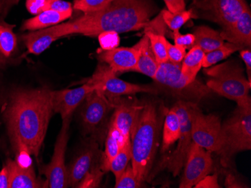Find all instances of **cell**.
Segmentation results:
<instances>
[{
  "instance_id": "6da1fadb",
  "label": "cell",
  "mask_w": 251,
  "mask_h": 188,
  "mask_svg": "<svg viewBox=\"0 0 251 188\" xmlns=\"http://www.w3.org/2000/svg\"><path fill=\"white\" fill-rule=\"evenodd\" d=\"M51 91L48 87L18 88L10 94L4 118L11 144L21 142L38 157L53 111Z\"/></svg>"
},
{
  "instance_id": "7a4b0ae2",
  "label": "cell",
  "mask_w": 251,
  "mask_h": 188,
  "mask_svg": "<svg viewBox=\"0 0 251 188\" xmlns=\"http://www.w3.org/2000/svg\"><path fill=\"white\" fill-rule=\"evenodd\" d=\"M152 14L151 8L145 0H113L98 12L84 14L51 29L58 39L73 34L98 37L105 32L119 34L146 27Z\"/></svg>"
},
{
  "instance_id": "3957f363",
  "label": "cell",
  "mask_w": 251,
  "mask_h": 188,
  "mask_svg": "<svg viewBox=\"0 0 251 188\" xmlns=\"http://www.w3.org/2000/svg\"><path fill=\"white\" fill-rule=\"evenodd\" d=\"M159 135V120L153 103L143 105L130 134L132 167L143 183L150 175L154 162Z\"/></svg>"
},
{
  "instance_id": "277c9868",
  "label": "cell",
  "mask_w": 251,
  "mask_h": 188,
  "mask_svg": "<svg viewBox=\"0 0 251 188\" xmlns=\"http://www.w3.org/2000/svg\"><path fill=\"white\" fill-rule=\"evenodd\" d=\"M243 68L234 61L226 62L204 70L209 78L206 85L221 96L236 102L237 105L251 103V84L244 76Z\"/></svg>"
},
{
  "instance_id": "5b68a950",
  "label": "cell",
  "mask_w": 251,
  "mask_h": 188,
  "mask_svg": "<svg viewBox=\"0 0 251 188\" xmlns=\"http://www.w3.org/2000/svg\"><path fill=\"white\" fill-rule=\"evenodd\" d=\"M153 80L158 91L184 102L198 104L213 92L197 79L190 82L180 71V65L169 61L159 64V69Z\"/></svg>"
},
{
  "instance_id": "8992f818",
  "label": "cell",
  "mask_w": 251,
  "mask_h": 188,
  "mask_svg": "<svg viewBox=\"0 0 251 188\" xmlns=\"http://www.w3.org/2000/svg\"><path fill=\"white\" fill-rule=\"evenodd\" d=\"M223 148L221 162L228 166L233 155L251 148V103L237 105L232 116L221 125Z\"/></svg>"
},
{
  "instance_id": "52a82bcc",
  "label": "cell",
  "mask_w": 251,
  "mask_h": 188,
  "mask_svg": "<svg viewBox=\"0 0 251 188\" xmlns=\"http://www.w3.org/2000/svg\"><path fill=\"white\" fill-rule=\"evenodd\" d=\"M197 104L179 100L172 109L178 115L180 121V134L177 147L168 160L166 167L176 177L184 168L189 151L193 144L192 123L193 113Z\"/></svg>"
},
{
  "instance_id": "ba28073f",
  "label": "cell",
  "mask_w": 251,
  "mask_h": 188,
  "mask_svg": "<svg viewBox=\"0 0 251 188\" xmlns=\"http://www.w3.org/2000/svg\"><path fill=\"white\" fill-rule=\"evenodd\" d=\"M221 119L215 115H204L198 105L193 113L192 123L193 142L210 152L222 154L224 143Z\"/></svg>"
},
{
  "instance_id": "9c48e42d",
  "label": "cell",
  "mask_w": 251,
  "mask_h": 188,
  "mask_svg": "<svg viewBox=\"0 0 251 188\" xmlns=\"http://www.w3.org/2000/svg\"><path fill=\"white\" fill-rule=\"evenodd\" d=\"M88 83L95 85L108 99L137 93H158L155 85H137L119 79L106 64H100Z\"/></svg>"
},
{
  "instance_id": "30bf717a",
  "label": "cell",
  "mask_w": 251,
  "mask_h": 188,
  "mask_svg": "<svg viewBox=\"0 0 251 188\" xmlns=\"http://www.w3.org/2000/svg\"><path fill=\"white\" fill-rule=\"evenodd\" d=\"M70 124V119L63 121V127L55 143L53 158L50 164L42 168V172L46 177L44 188H64L68 187L65 155L69 140Z\"/></svg>"
},
{
  "instance_id": "8fae6325",
  "label": "cell",
  "mask_w": 251,
  "mask_h": 188,
  "mask_svg": "<svg viewBox=\"0 0 251 188\" xmlns=\"http://www.w3.org/2000/svg\"><path fill=\"white\" fill-rule=\"evenodd\" d=\"M84 102L81 120L84 130L87 134H98L99 130L103 128L111 109H115L114 105L97 88L86 97Z\"/></svg>"
},
{
  "instance_id": "7c38bea8",
  "label": "cell",
  "mask_w": 251,
  "mask_h": 188,
  "mask_svg": "<svg viewBox=\"0 0 251 188\" xmlns=\"http://www.w3.org/2000/svg\"><path fill=\"white\" fill-rule=\"evenodd\" d=\"M248 7L245 0L197 1V8L201 11L203 18L218 23L224 29L232 26Z\"/></svg>"
},
{
  "instance_id": "4fadbf2b",
  "label": "cell",
  "mask_w": 251,
  "mask_h": 188,
  "mask_svg": "<svg viewBox=\"0 0 251 188\" xmlns=\"http://www.w3.org/2000/svg\"><path fill=\"white\" fill-rule=\"evenodd\" d=\"M211 152L193 143L184 164V175L179 188H194L200 180L212 170Z\"/></svg>"
},
{
  "instance_id": "5bb4252c",
  "label": "cell",
  "mask_w": 251,
  "mask_h": 188,
  "mask_svg": "<svg viewBox=\"0 0 251 188\" xmlns=\"http://www.w3.org/2000/svg\"><path fill=\"white\" fill-rule=\"evenodd\" d=\"M95 85L87 83L85 85L73 89L51 91L53 111L59 113L62 119H71L76 108L81 104L86 97L95 90Z\"/></svg>"
},
{
  "instance_id": "9a60e30c",
  "label": "cell",
  "mask_w": 251,
  "mask_h": 188,
  "mask_svg": "<svg viewBox=\"0 0 251 188\" xmlns=\"http://www.w3.org/2000/svg\"><path fill=\"white\" fill-rule=\"evenodd\" d=\"M109 100L112 102L115 109V113L110 121L126 142L130 139L131 130L143 105L120 97Z\"/></svg>"
},
{
  "instance_id": "2e32d148",
  "label": "cell",
  "mask_w": 251,
  "mask_h": 188,
  "mask_svg": "<svg viewBox=\"0 0 251 188\" xmlns=\"http://www.w3.org/2000/svg\"><path fill=\"white\" fill-rule=\"evenodd\" d=\"M138 44L132 47H116L104 50L98 55V60L105 63L114 72L125 73L132 71L139 59Z\"/></svg>"
},
{
  "instance_id": "e0dca14e",
  "label": "cell",
  "mask_w": 251,
  "mask_h": 188,
  "mask_svg": "<svg viewBox=\"0 0 251 188\" xmlns=\"http://www.w3.org/2000/svg\"><path fill=\"white\" fill-rule=\"evenodd\" d=\"M224 41L235 43L244 49L251 48V13L249 7L245 8L235 23L221 32Z\"/></svg>"
},
{
  "instance_id": "ac0fdd59",
  "label": "cell",
  "mask_w": 251,
  "mask_h": 188,
  "mask_svg": "<svg viewBox=\"0 0 251 188\" xmlns=\"http://www.w3.org/2000/svg\"><path fill=\"white\" fill-rule=\"evenodd\" d=\"M97 149L94 147L83 151L67 168L68 187L77 188L86 174L95 164Z\"/></svg>"
},
{
  "instance_id": "d6986e66",
  "label": "cell",
  "mask_w": 251,
  "mask_h": 188,
  "mask_svg": "<svg viewBox=\"0 0 251 188\" xmlns=\"http://www.w3.org/2000/svg\"><path fill=\"white\" fill-rule=\"evenodd\" d=\"M6 167L9 172L8 188H44L36 177L33 167L22 168L16 161L8 159Z\"/></svg>"
},
{
  "instance_id": "ffe728a7",
  "label": "cell",
  "mask_w": 251,
  "mask_h": 188,
  "mask_svg": "<svg viewBox=\"0 0 251 188\" xmlns=\"http://www.w3.org/2000/svg\"><path fill=\"white\" fill-rule=\"evenodd\" d=\"M137 44L139 49V59L132 71L141 73L153 79L159 69V64L151 48L148 36L145 35Z\"/></svg>"
},
{
  "instance_id": "44dd1931",
  "label": "cell",
  "mask_w": 251,
  "mask_h": 188,
  "mask_svg": "<svg viewBox=\"0 0 251 188\" xmlns=\"http://www.w3.org/2000/svg\"><path fill=\"white\" fill-rule=\"evenodd\" d=\"M22 39L29 53L39 55L59 39L55 36L51 27H50L31 31L27 34L24 35Z\"/></svg>"
},
{
  "instance_id": "7402d4cb",
  "label": "cell",
  "mask_w": 251,
  "mask_h": 188,
  "mask_svg": "<svg viewBox=\"0 0 251 188\" xmlns=\"http://www.w3.org/2000/svg\"><path fill=\"white\" fill-rule=\"evenodd\" d=\"M73 14L63 13L48 10L42 12L36 17L26 20L23 23L22 30L35 31L45 29L50 26L60 24L62 21L70 18Z\"/></svg>"
},
{
  "instance_id": "603a6c76",
  "label": "cell",
  "mask_w": 251,
  "mask_h": 188,
  "mask_svg": "<svg viewBox=\"0 0 251 188\" xmlns=\"http://www.w3.org/2000/svg\"><path fill=\"white\" fill-rule=\"evenodd\" d=\"M193 35L195 36L193 46H198L204 53L218 49L224 43L221 32L208 26H198L194 29Z\"/></svg>"
},
{
  "instance_id": "cb8c5ba5",
  "label": "cell",
  "mask_w": 251,
  "mask_h": 188,
  "mask_svg": "<svg viewBox=\"0 0 251 188\" xmlns=\"http://www.w3.org/2000/svg\"><path fill=\"white\" fill-rule=\"evenodd\" d=\"M205 53L198 46H193L188 53H186L180 64V71L190 82L197 79V74L202 67Z\"/></svg>"
},
{
  "instance_id": "d4e9b609",
  "label": "cell",
  "mask_w": 251,
  "mask_h": 188,
  "mask_svg": "<svg viewBox=\"0 0 251 188\" xmlns=\"http://www.w3.org/2000/svg\"><path fill=\"white\" fill-rule=\"evenodd\" d=\"M180 121L178 115L171 109L166 116L163 127L162 151L169 150L176 143L180 137Z\"/></svg>"
},
{
  "instance_id": "484cf974",
  "label": "cell",
  "mask_w": 251,
  "mask_h": 188,
  "mask_svg": "<svg viewBox=\"0 0 251 188\" xmlns=\"http://www.w3.org/2000/svg\"><path fill=\"white\" fill-rule=\"evenodd\" d=\"M15 26L0 20V57L2 60L9 58L16 50L18 40L13 31Z\"/></svg>"
},
{
  "instance_id": "4316f807",
  "label": "cell",
  "mask_w": 251,
  "mask_h": 188,
  "mask_svg": "<svg viewBox=\"0 0 251 188\" xmlns=\"http://www.w3.org/2000/svg\"><path fill=\"white\" fill-rule=\"evenodd\" d=\"M126 142L124 140L120 132L110 122L108 125V132L105 140V160L104 168L107 169L108 164L115 158L120 149Z\"/></svg>"
},
{
  "instance_id": "83f0119b",
  "label": "cell",
  "mask_w": 251,
  "mask_h": 188,
  "mask_svg": "<svg viewBox=\"0 0 251 188\" xmlns=\"http://www.w3.org/2000/svg\"><path fill=\"white\" fill-rule=\"evenodd\" d=\"M145 35L148 36L150 42L151 48L154 55L158 64L166 63L168 59L166 50V39L163 35L158 34L151 29L150 26L145 27Z\"/></svg>"
},
{
  "instance_id": "f1b7e54d",
  "label": "cell",
  "mask_w": 251,
  "mask_h": 188,
  "mask_svg": "<svg viewBox=\"0 0 251 188\" xmlns=\"http://www.w3.org/2000/svg\"><path fill=\"white\" fill-rule=\"evenodd\" d=\"M132 158V149H131L130 139L123 146L115 158L108 164L107 169H109L114 173L115 179L118 180L126 168L129 164Z\"/></svg>"
},
{
  "instance_id": "f546056e",
  "label": "cell",
  "mask_w": 251,
  "mask_h": 188,
  "mask_svg": "<svg viewBox=\"0 0 251 188\" xmlns=\"http://www.w3.org/2000/svg\"><path fill=\"white\" fill-rule=\"evenodd\" d=\"M242 49H244L243 47L236 45L235 43H229V42L224 43L218 49L205 53L204 60H203L202 67L204 68H209L216 63H219L220 61H222L227 57H229L235 52Z\"/></svg>"
},
{
  "instance_id": "4dcf8cb0",
  "label": "cell",
  "mask_w": 251,
  "mask_h": 188,
  "mask_svg": "<svg viewBox=\"0 0 251 188\" xmlns=\"http://www.w3.org/2000/svg\"><path fill=\"white\" fill-rule=\"evenodd\" d=\"M193 15V9L183 11L178 13H172L169 10H163L162 12V19L165 23L170 28L173 32L179 31V29L185 24Z\"/></svg>"
},
{
  "instance_id": "1f68e13d",
  "label": "cell",
  "mask_w": 251,
  "mask_h": 188,
  "mask_svg": "<svg viewBox=\"0 0 251 188\" xmlns=\"http://www.w3.org/2000/svg\"><path fill=\"white\" fill-rule=\"evenodd\" d=\"M104 172L100 167L97 164H94L92 168L86 174L84 179L77 185L78 188H99L102 180Z\"/></svg>"
},
{
  "instance_id": "d6a6232c",
  "label": "cell",
  "mask_w": 251,
  "mask_h": 188,
  "mask_svg": "<svg viewBox=\"0 0 251 188\" xmlns=\"http://www.w3.org/2000/svg\"><path fill=\"white\" fill-rule=\"evenodd\" d=\"M113 0H75L73 8L84 14L98 12L111 3Z\"/></svg>"
},
{
  "instance_id": "836d02e7",
  "label": "cell",
  "mask_w": 251,
  "mask_h": 188,
  "mask_svg": "<svg viewBox=\"0 0 251 188\" xmlns=\"http://www.w3.org/2000/svg\"><path fill=\"white\" fill-rule=\"evenodd\" d=\"M142 182L138 179L134 173L132 166L128 165L118 180L116 181L115 188H136L142 186Z\"/></svg>"
},
{
  "instance_id": "e575fe53",
  "label": "cell",
  "mask_w": 251,
  "mask_h": 188,
  "mask_svg": "<svg viewBox=\"0 0 251 188\" xmlns=\"http://www.w3.org/2000/svg\"><path fill=\"white\" fill-rule=\"evenodd\" d=\"M16 153V163L21 167L26 168L32 167L31 153L25 143H18L12 145Z\"/></svg>"
},
{
  "instance_id": "d590c367",
  "label": "cell",
  "mask_w": 251,
  "mask_h": 188,
  "mask_svg": "<svg viewBox=\"0 0 251 188\" xmlns=\"http://www.w3.org/2000/svg\"><path fill=\"white\" fill-rule=\"evenodd\" d=\"M100 46L103 50H112L119 46L120 39L118 32H105L98 36Z\"/></svg>"
},
{
  "instance_id": "8d00e7d4",
  "label": "cell",
  "mask_w": 251,
  "mask_h": 188,
  "mask_svg": "<svg viewBox=\"0 0 251 188\" xmlns=\"http://www.w3.org/2000/svg\"><path fill=\"white\" fill-rule=\"evenodd\" d=\"M166 50H167L169 61L173 64L180 65L187 53H186L187 49L182 46L176 45V44L173 45L170 42L166 41Z\"/></svg>"
},
{
  "instance_id": "74e56055",
  "label": "cell",
  "mask_w": 251,
  "mask_h": 188,
  "mask_svg": "<svg viewBox=\"0 0 251 188\" xmlns=\"http://www.w3.org/2000/svg\"><path fill=\"white\" fill-rule=\"evenodd\" d=\"M52 10L55 12L73 14V5L64 0H49L46 2L45 11ZM44 11V12H45Z\"/></svg>"
},
{
  "instance_id": "f35d334b",
  "label": "cell",
  "mask_w": 251,
  "mask_h": 188,
  "mask_svg": "<svg viewBox=\"0 0 251 188\" xmlns=\"http://www.w3.org/2000/svg\"><path fill=\"white\" fill-rule=\"evenodd\" d=\"M173 39L175 44L185 47L186 49H191L194 45L195 36L193 34H180L179 31L173 32Z\"/></svg>"
},
{
  "instance_id": "ab89813d",
  "label": "cell",
  "mask_w": 251,
  "mask_h": 188,
  "mask_svg": "<svg viewBox=\"0 0 251 188\" xmlns=\"http://www.w3.org/2000/svg\"><path fill=\"white\" fill-rule=\"evenodd\" d=\"M196 188H220L218 184V175L217 173L213 175H208L204 177L197 185L194 186Z\"/></svg>"
},
{
  "instance_id": "60d3db41",
  "label": "cell",
  "mask_w": 251,
  "mask_h": 188,
  "mask_svg": "<svg viewBox=\"0 0 251 188\" xmlns=\"http://www.w3.org/2000/svg\"><path fill=\"white\" fill-rule=\"evenodd\" d=\"M46 2V0H26V9L32 15H39L45 11Z\"/></svg>"
},
{
  "instance_id": "b9f144b4",
  "label": "cell",
  "mask_w": 251,
  "mask_h": 188,
  "mask_svg": "<svg viewBox=\"0 0 251 188\" xmlns=\"http://www.w3.org/2000/svg\"><path fill=\"white\" fill-rule=\"evenodd\" d=\"M168 10L172 13H178L185 10L184 0H164Z\"/></svg>"
},
{
  "instance_id": "7bdbcfd3",
  "label": "cell",
  "mask_w": 251,
  "mask_h": 188,
  "mask_svg": "<svg viewBox=\"0 0 251 188\" xmlns=\"http://www.w3.org/2000/svg\"><path fill=\"white\" fill-rule=\"evenodd\" d=\"M19 2L20 0H0V16L5 18L11 8Z\"/></svg>"
},
{
  "instance_id": "ee69618b",
  "label": "cell",
  "mask_w": 251,
  "mask_h": 188,
  "mask_svg": "<svg viewBox=\"0 0 251 188\" xmlns=\"http://www.w3.org/2000/svg\"><path fill=\"white\" fill-rule=\"evenodd\" d=\"M241 57L242 60L245 62V65L247 68V73H248V80L249 83L251 84V48L242 49L240 50Z\"/></svg>"
},
{
  "instance_id": "f6af8a7d",
  "label": "cell",
  "mask_w": 251,
  "mask_h": 188,
  "mask_svg": "<svg viewBox=\"0 0 251 188\" xmlns=\"http://www.w3.org/2000/svg\"><path fill=\"white\" fill-rule=\"evenodd\" d=\"M225 186L229 188H247L244 184L236 179L235 175L230 173H226V175Z\"/></svg>"
},
{
  "instance_id": "bcb514c9",
  "label": "cell",
  "mask_w": 251,
  "mask_h": 188,
  "mask_svg": "<svg viewBox=\"0 0 251 188\" xmlns=\"http://www.w3.org/2000/svg\"><path fill=\"white\" fill-rule=\"evenodd\" d=\"M9 185V172L6 166H4L0 171V188H8Z\"/></svg>"
},
{
  "instance_id": "7dc6e473",
  "label": "cell",
  "mask_w": 251,
  "mask_h": 188,
  "mask_svg": "<svg viewBox=\"0 0 251 188\" xmlns=\"http://www.w3.org/2000/svg\"><path fill=\"white\" fill-rule=\"evenodd\" d=\"M46 1H49V0H46Z\"/></svg>"
}]
</instances>
